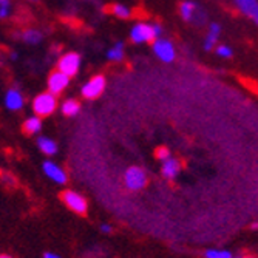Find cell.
Wrapping results in <instances>:
<instances>
[{
    "instance_id": "obj_1",
    "label": "cell",
    "mask_w": 258,
    "mask_h": 258,
    "mask_svg": "<svg viewBox=\"0 0 258 258\" xmlns=\"http://www.w3.org/2000/svg\"><path fill=\"white\" fill-rule=\"evenodd\" d=\"M162 33V28L159 23H136L130 31V39L133 43H146V42H155L159 39Z\"/></svg>"
},
{
    "instance_id": "obj_2",
    "label": "cell",
    "mask_w": 258,
    "mask_h": 258,
    "mask_svg": "<svg viewBox=\"0 0 258 258\" xmlns=\"http://www.w3.org/2000/svg\"><path fill=\"white\" fill-rule=\"evenodd\" d=\"M57 107V99L53 93H42L33 101V111L37 116H50Z\"/></svg>"
},
{
    "instance_id": "obj_3",
    "label": "cell",
    "mask_w": 258,
    "mask_h": 258,
    "mask_svg": "<svg viewBox=\"0 0 258 258\" xmlns=\"http://www.w3.org/2000/svg\"><path fill=\"white\" fill-rule=\"evenodd\" d=\"M124 184L127 185V189L130 190H141L144 189L147 184V173L144 169L141 167H130L124 173Z\"/></svg>"
},
{
    "instance_id": "obj_4",
    "label": "cell",
    "mask_w": 258,
    "mask_h": 258,
    "mask_svg": "<svg viewBox=\"0 0 258 258\" xmlns=\"http://www.w3.org/2000/svg\"><path fill=\"white\" fill-rule=\"evenodd\" d=\"M105 87H107L105 78L102 75H96L95 78L88 79L84 84V87H82V96L85 99H96V98H99L104 93Z\"/></svg>"
},
{
    "instance_id": "obj_5",
    "label": "cell",
    "mask_w": 258,
    "mask_h": 258,
    "mask_svg": "<svg viewBox=\"0 0 258 258\" xmlns=\"http://www.w3.org/2000/svg\"><path fill=\"white\" fill-rule=\"evenodd\" d=\"M79 68H81V56L78 53H67L57 62L59 72L68 75L70 78L76 76L78 72H79Z\"/></svg>"
},
{
    "instance_id": "obj_6",
    "label": "cell",
    "mask_w": 258,
    "mask_h": 258,
    "mask_svg": "<svg viewBox=\"0 0 258 258\" xmlns=\"http://www.w3.org/2000/svg\"><path fill=\"white\" fill-rule=\"evenodd\" d=\"M62 200L67 204V207L70 210H73V212H76L79 215H84L87 212V207H88L87 200L81 194H78L75 190H65L62 194Z\"/></svg>"
},
{
    "instance_id": "obj_7",
    "label": "cell",
    "mask_w": 258,
    "mask_h": 258,
    "mask_svg": "<svg viewBox=\"0 0 258 258\" xmlns=\"http://www.w3.org/2000/svg\"><path fill=\"white\" fill-rule=\"evenodd\" d=\"M153 51L162 62H167V63L173 62L176 56L173 43L167 39H161V37L153 42Z\"/></svg>"
},
{
    "instance_id": "obj_8",
    "label": "cell",
    "mask_w": 258,
    "mask_h": 258,
    "mask_svg": "<svg viewBox=\"0 0 258 258\" xmlns=\"http://www.w3.org/2000/svg\"><path fill=\"white\" fill-rule=\"evenodd\" d=\"M42 170H43L46 178H50L56 184H65L67 179H68L65 170L60 166H57L56 162H53V161H45L42 164Z\"/></svg>"
},
{
    "instance_id": "obj_9",
    "label": "cell",
    "mask_w": 258,
    "mask_h": 258,
    "mask_svg": "<svg viewBox=\"0 0 258 258\" xmlns=\"http://www.w3.org/2000/svg\"><path fill=\"white\" fill-rule=\"evenodd\" d=\"M70 84V76L62 73V72H53L48 78V82H46V85H48V91L53 93V95H60V93L68 87Z\"/></svg>"
},
{
    "instance_id": "obj_10",
    "label": "cell",
    "mask_w": 258,
    "mask_h": 258,
    "mask_svg": "<svg viewBox=\"0 0 258 258\" xmlns=\"http://www.w3.org/2000/svg\"><path fill=\"white\" fill-rule=\"evenodd\" d=\"M179 14L182 17V20H185V22H198L200 23L198 16L204 17V13L200 10V7L195 2H192V0H185V2H182L179 5Z\"/></svg>"
},
{
    "instance_id": "obj_11",
    "label": "cell",
    "mask_w": 258,
    "mask_h": 258,
    "mask_svg": "<svg viewBox=\"0 0 258 258\" xmlns=\"http://www.w3.org/2000/svg\"><path fill=\"white\" fill-rule=\"evenodd\" d=\"M238 11L258 25V0H233Z\"/></svg>"
},
{
    "instance_id": "obj_12",
    "label": "cell",
    "mask_w": 258,
    "mask_h": 258,
    "mask_svg": "<svg viewBox=\"0 0 258 258\" xmlns=\"http://www.w3.org/2000/svg\"><path fill=\"white\" fill-rule=\"evenodd\" d=\"M25 101H23L22 93L17 88H10L5 95V107L11 111H17L23 107Z\"/></svg>"
},
{
    "instance_id": "obj_13",
    "label": "cell",
    "mask_w": 258,
    "mask_h": 258,
    "mask_svg": "<svg viewBox=\"0 0 258 258\" xmlns=\"http://www.w3.org/2000/svg\"><path fill=\"white\" fill-rule=\"evenodd\" d=\"M179 170H181V164L175 158H170V159L162 162L161 172H162V176L166 178V179H170V181L175 179L179 175Z\"/></svg>"
},
{
    "instance_id": "obj_14",
    "label": "cell",
    "mask_w": 258,
    "mask_h": 258,
    "mask_svg": "<svg viewBox=\"0 0 258 258\" xmlns=\"http://www.w3.org/2000/svg\"><path fill=\"white\" fill-rule=\"evenodd\" d=\"M221 34V27L218 23H210L209 25V31L204 40V50L206 51H212L214 48H217V40Z\"/></svg>"
},
{
    "instance_id": "obj_15",
    "label": "cell",
    "mask_w": 258,
    "mask_h": 258,
    "mask_svg": "<svg viewBox=\"0 0 258 258\" xmlns=\"http://www.w3.org/2000/svg\"><path fill=\"white\" fill-rule=\"evenodd\" d=\"M37 147L46 156H53L57 153V144L48 136H39L37 138Z\"/></svg>"
},
{
    "instance_id": "obj_16",
    "label": "cell",
    "mask_w": 258,
    "mask_h": 258,
    "mask_svg": "<svg viewBox=\"0 0 258 258\" xmlns=\"http://www.w3.org/2000/svg\"><path fill=\"white\" fill-rule=\"evenodd\" d=\"M23 130H25L28 135H37L40 133L42 130V119L40 116L34 114V116H30V118L23 122Z\"/></svg>"
},
{
    "instance_id": "obj_17",
    "label": "cell",
    "mask_w": 258,
    "mask_h": 258,
    "mask_svg": "<svg viewBox=\"0 0 258 258\" xmlns=\"http://www.w3.org/2000/svg\"><path fill=\"white\" fill-rule=\"evenodd\" d=\"M60 110H62V113H63L65 116H68V118H73V116L79 114L81 105H79V102L75 101V99H67V101L62 104Z\"/></svg>"
},
{
    "instance_id": "obj_18",
    "label": "cell",
    "mask_w": 258,
    "mask_h": 258,
    "mask_svg": "<svg viewBox=\"0 0 258 258\" xmlns=\"http://www.w3.org/2000/svg\"><path fill=\"white\" fill-rule=\"evenodd\" d=\"M107 57L113 62H121L124 59V43L118 42L107 51Z\"/></svg>"
},
{
    "instance_id": "obj_19",
    "label": "cell",
    "mask_w": 258,
    "mask_h": 258,
    "mask_svg": "<svg viewBox=\"0 0 258 258\" xmlns=\"http://www.w3.org/2000/svg\"><path fill=\"white\" fill-rule=\"evenodd\" d=\"M42 33L39 30H27L22 33V40L25 43H30V45H36L42 40Z\"/></svg>"
},
{
    "instance_id": "obj_20",
    "label": "cell",
    "mask_w": 258,
    "mask_h": 258,
    "mask_svg": "<svg viewBox=\"0 0 258 258\" xmlns=\"http://www.w3.org/2000/svg\"><path fill=\"white\" fill-rule=\"evenodd\" d=\"M206 258H237L232 252L224 250V249H209L204 252Z\"/></svg>"
},
{
    "instance_id": "obj_21",
    "label": "cell",
    "mask_w": 258,
    "mask_h": 258,
    "mask_svg": "<svg viewBox=\"0 0 258 258\" xmlns=\"http://www.w3.org/2000/svg\"><path fill=\"white\" fill-rule=\"evenodd\" d=\"M111 11H113V14H114L116 17H119V19H128V17L132 16V10H130L128 7L122 5V4H116V5H113Z\"/></svg>"
},
{
    "instance_id": "obj_22",
    "label": "cell",
    "mask_w": 258,
    "mask_h": 258,
    "mask_svg": "<svg viewBox=\"0 0 258 258\" xmlns=\"http://www.w3.org/2000/svg\"><path fill=\"white\" fill-rule=\"evenodd\" d=\"M11 13L10 0H0V19H7Z\"/></svg>"
},
{
    "instance_id": "obj_23",
    "label": "cell",
    "mask_w": 258,
    "mask_h": 258,
    "mask_svg": "<svg viewBox=\"0 0 258 258\" xmlns=\"http://www.w3.org/2000/svg\"><path fill=\"white\" fill-rule=\"evenodd\" d=\"M215 50H217V54H218L220 57H223V59H229V57H232V54H233L232 48H230V46H227V45H218Z\"/></svg>"
},
{
    "instance_id": "obj_24",
    "label": "cell",
    "mask_w": 258,
    "mask_h": 258,
    "mask_svg": "<svg viewBox=\"0 0 258 258\" xmlns=\"http://www.w3.org/2000/svg\"><path fill=\"white\" fill-rule=\"evenodd\" d=\"M156 158L159 159V161H167V159H170L172 158V155H170V150L167 149V147H159L158 150H156Z\"/></svg>"
},
{
    "instance_id": "obj_25",
    "label": "cell",
    "mask_w": 258,
    "mask_h": 258,
    "mask_svg": "<svg viewBox=\"0 0 258 258\" xmlns=\"http://www.w3.org/2000/svg\"><path fill=\"white\" fill-rule=\"evenodd\" d=\"M99 229H101V232H102V233H107V235H108V233H111V232H113V227H111L110 224H105V223H104V224H101V227H99Z\"/></svg>"
},
{
    "instance_id": "obj_26",
    "label": "cell",
    "mask_w": 258,
    "mask_h": 258,
    "mask_svg": "<svg viewBox=\"0 0 258 258\" xmlns=\"http://www.w3.org/2000/svg\"><path fill=\"white\" fill-rule=\"evenodd\" d=\"M43 258H60L57 253H54V252H46L45 255H43Z\"/></svg>"
},
{
    "instance_id": "obj_27",
    "label": "cell",
    "mask_w": 258,
    "mask_h": 258,
    "mask_svg": "<svg viewBox=\"0 0 258 258\" xmlns=\"http://www.w3.org/2000/svg\"><path fill=\"white\" fill-rule=\"evenodd\" d=\"M10 57H11V60H17V57H19V56H17V53H11V54H10Z\"/></svg>"
},
{
    "instance_id": "obj_28",
    "label": "cell",
    "mask_w": 258,
    "mask_h": 258,
    "mask_svg": "<svg viewBox=\"0 0 258 258\" xmlns=\"http://www.w3.org/2000/svg\"><path fill=\"white\" fill-rule=\"evenodd\" d=\"M0 258H13V256H10V255H2Z\"/></svg>"
},
{
    "instance_id": "obj_29",
    "label": "cell",
    "mask_w": 258,
    "mask_h": 258,
    "mask_svg": "<svg viewBox=\"0 0 258 258\" xmlns=\"http://www.w3.org/2000/svg\"><path fill=\"white\" fill-rule=\"evenodd\" d=\"M237 258H255V256H237Z\"/></svg>"
},
{
    "instance_id": "obj_30",
    "label": "cell",
    "mask_w": 258,
    "mask_h": 258,
    "mask_svg": "<svg viewBox=\"0 0 258 258\" xmlns=\"http://www.w3.org/2000/svg\"><path fill=\"white\" fill-rule=\"evenodd\" d=\"M31 2H34V0H31Z\"/></svg>"
}]
</instances>
